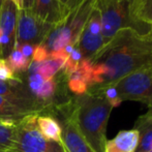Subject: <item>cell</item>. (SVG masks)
<instances>
[{
    "label": "cell",
    "mask_w": 152,
    "mask_h": 152,
    "mask_svg": "<svg viewBox=\"0 0 152 152\" xmlns=\"http://www.w3.org/2000/svg\"><path fill=\"white\" fill-rule=\"evenodd\" d=\"M147 114H148V115H150V116L152 117V104H151V106L150 107H148V110H147Z\"/></svg>",
    "instance_id": "27"
},
{
    "label": "cell",
    "mask_w": 152,
    "mask_h": 152,
    "mask_svg": "<svg viewBox=\"0 0 152 152\" xmlns=\"http://www.w3.org/2000/svg\"><path fill=\"white\" fill-rule=\"evenodd\" d=\"M90 61L93 87L113 84L134 70L152 66V39L147 33L122 29Z\"/></svg>",
    "instance_id": "1"
},
{
    "label": "cell",
    "mask_w": 152,
    "mask_h": 152,
    "mask_svg": "<svg viewBox=\"0 0 152 152\" xmlns=\"http://www.w3.org/2000/svg\"><path fill=\"white\" fill-rule=\"evenodd\" d=\"M84 1L85 0H59L61 6L63 7L64 12L67 15L69 14L70 12H72L74 10H76V8L78 7L79 5H81Z\"/></svg>",
    "instance_id": "23"
},
{
    "label": "cell",
    "mask_w": 152,
    "mask_h": 152,
    "mask_svg": "<svg viewBox=\"0 0 152 152\" xmlns=\"http://www.w3.org/2000/svg\"><path fill=\"white\" fill-rule=\"evenodd\" d=\"M16 121L0 119V149L7 152L14 143Z\"/></svg>",
    "instance_id": "19"
},
{
    "label": "cell",
    "mask_w": 152,
    "mask_h": 152,
    "mask_svg": "<svg viewBox=\"0 0 152 152\" xmlns=\"http://www.w3.org/2000/svg\"><path fill=\"white\" fill-rule=\"evenodd\" d=\"M33 0H23V8L24 10H30Z\"/></svg>",
    "instance_id": "25"
},
{
    "label": "cell",
    "mask_w": 152,
    "mask_h": 152,
    "mask_svg": "<svg viewBox=\"0 0 152 152\" xmlns=\"http://www.w3.org/2000/svg\"><path fill=\"white\" fill-rule=\"evenodd\" d=\"M130 17L143 33H146V27H152V0H129Z\"/></svg>",
    "instance_id": "14"
},
{
    "label": "cell",
    "mask_w": 152,
    "mask_h": 152,
    "mask_svg": "<svg viewBox=\"0 0 152 152\" xmlns=\"http://www.w3.org/2000/svg\"><path fill=\"white\" fill-rule=\"evenodd\" d=\"M95 8L100 17L106 44L122 29L132 28L141 32L130 17L129 0H95Z\"/></svg>",
    "instance_id": "5"
},
{
    "label": "cell",
    "mask_w": 152,
    "mask_h": 152,
    "mask_svg": "<svg viewBox=\"0 0 152 152\" xmlns=\"http://www.w3.org/2000/svg\"><path fill=\"white\" fill-rule=\"evenodd\" d=\"M37 117L38 113H33L17 122L14 143L7 152H65L62 145L49 142L40 134Z\"/></svg>",
    "instance_id": "4"
},
{
    "label": "cell",
    "mask_w": 152,
    "mask_h": 152,
    "mask_svg": "<svg viewBox=\"0 0 152 152\" xmlns=\"http://www.w3.org/2000/svg\"><path fill=\"white\" fill-rule=\"evenodd\" d=\"M77 126L94 152H104L107 127L113 107L98 94L87 92L72 100Z\"/></svg>",
    "instance_id": "2"
},
{
    "label": "cell",
    "mask_w": 152,
    "mask_h": 152,
    "mask_svg": "<svg viewBox=\"0 0 152 152\" xmlns=\"http://www.w3.org/2000/svg\"><path fill=\"white\" fill-rule=\"evenodd\" d=\"M29 10L39 20L52 25L59 24L67 16L59 0H33Z\"/></svg>",
    "instance_id": "12"
},
{
    "label": "cell",
    "mask_w": 152,
    "mask_h": 152,
    "mask_svg": "<svg viewBox=\"0 0 152 152\" xmlns=\"http://www.w3.org/2000/svg\"><path fill=\"white\" fill-rule=\"evenodd\" d=\"M57 89V83L54 81V79L52 80H45L44 83L42 84V86L39 87L37 91L34 93V97L37 100L42 102H48L54 97L55 93H56Z\"/></svg>",
    "instance_id": "20"
},
{
    "label": "cell",
    "mask_w": 152,
    "mask_h": 152,
    "mask_svg": "<svg viewBox=\"0 0 152 152\" xmlns=\"http://www.w3.org/2000/svg\"><path fill=\"white\" fill-rule=\"evenodd\" d=\"M18 79L14 74L8 64L6 63L5 59L0 58V80L1 81H10Z\"/></svg>",
    "instance_id": "21"
},
{
    "label": "cell",
    "mask_w": 152,
    "mask_h": 152,
    "mask_svg": "<svg viewBox=\"0 0 152 152\" xmlns=\"http://www.w3.org/2000/svg\"><path fill=\"white\" fill-rule=\"evenodd\" d=\"M0 152H6V151H4V150H1V149H0Z\"/></svg>",
    "instance_id": "30"
},
{
    "label": "cell",
    "mask_w": 152,
    "mask_h": 152,
    "mask_svg": "<svg viewBox=\"0 0 152 152\" xmlns=\"http://www.w3.org/2000/svg\"><path fill=\"white\" fill-rule=\"evenodd\" d=\"M122 102H139L152 104V66L140 68L113 83Z\"/></svg>",
    "instance_id": "6"
},
{
    "label": "cell",
    "mask_w": 152,
    "mask_h": 152,
    "mask_svg": "<svg viewBox=\"0 0 152 152\" xmlns=\"http://www.w3.org/2000/svg\"><path fill=\"white\" fill-rule=\"evenodd\" d=\"M17 6H18L19 10H22L23 8V0H12Z\"/></svg>",
    "instance_id": "26"
},
{
    "label": "cell",
    "mask_w": 152,
    "mask_h": 152,
    "mask_svg": "<svg viewBox=\"0 0 152 152\" xmlns=\"http://www.w3.org/2000/svg\"><path fill=\"white\" fill-rule=\"evenodd\" d=\"M63 112L62 122V146L65 152H94L85 141L77 126L72 102L60 107Z\"/></svg>",
    "instance_id": "10"
},
{
    "label": "cell",
    "mask_w": 152,
    "mask_h": 152,
    "mask_svg": "<svg viewBox=\"0 0 152 152\" xmlns=\"http://www.w3.org/2000/svg\"><path fill=\"white\" fill-rule=\"evenodd\" d=\"M5 61L15 75L19 74V72H27L31 63V59L24 56L22 52L17 48H14V50L5 58Z\"/></svg>",
    "instance_id": "18"
},
{
    "label": "cell",
    "mask_w": 152,
    "mask_h": 152,
    "mask_svg": "<svg viewBox=\"0 0 152 152\" xmlns=\"http://www.w3.org/2000/svg\"><path fill=\"white\" fill-rule=\"evenodd\" d=\"M2 1H3V0H0V7H1V4H2Z\"/></svg>",
    "instance_id": "29"
},
{
    "label": "cell",
    "mask_w": 152,
    "mask_h": 152,
    "mask_svg": "<svg viewBox=\"0 0 152 152\" xmlns=\"http://www.w3.org/2000/svg\"><path fill=\"white\" fill-rule=\"evenodd\" d=\"M44 79L37 74H29V77H28V87L29 91L33 94L34 96V93L39 89V87L42 86V84L44 83Z\"/></svg>",
    "instance_id": "22"
},
{
    "label": "cell",
    "mask_w": 152,
    "mask_h": 152,
    "mask_svg": "<svg viewBox=\"0 0 152 152\" xmlns=\"http://www.w3.org/2000/svg\"><path fill=\"white\" fill-rule=\"evenodd\" d=\"M104 36H102V23L97 10L94 5V10L89 16L84 28L80 34V37L76 46L79 48L84 58L92 59L104 47Z\"/></svg>",
    "instance_id": "8"
},
{
    "label": "cell",
    "mask_w": 152,
    "mask_h": 152,
    "mask_svg": "<svg viewBox=\"0 0 152 152\" xmlns=\"http://www.w3.org/2000/svg\"><path fill=\"white\" fill-rule=\"evenodd\" d=\"M95 0H85L76 10L70 12L64 20L55 25L40 46L49 55L60 52L68 45H76L80 34L94 10Z\"/></svg>",
    "instance_id": "3"
},
{
    "label": "cell",
    "mask_w": 152,
    "mask_h": 152,
    "mask_svg": "<svg viewBox=\"0 0 152 152\" xmlns=\"http://www.w3.org/2000/svg\"><path fill=\"white\" fill-rule=\"evenodd\" d=\"M134 128L138 130L140 136L137 152L152 151V117L147 113L139 116Z\"/></svg>",
    "instance_id": "16"
},
{
    "label": "cell",
    "mask_w": 152,
    "mask_h": 152,
    "mask_svg": "<svg viewBox=\"0 0 152 152\" xmlns=\"http://www.w3.org/2000/svg\"><path fill=\"white\" fill-rule=\"evenodd\" d=\"M0 96L34 113H39L45 108L44 102L36 99L19 78L10 81L0 80Z\"/></svg>",
    "instance_id": "11"
},
{
    "label": "cell",
    "mask_w": 152,
    "mask_h": 152,
    "mask_svg": "<svg viewBox=\"0 0 152 152\" xmlns=\"http://www.w3.org/2000/svg\"><path fill=\"white\" fill-rule=\"evenodd\" d=\"M139 138V132L134 128L120 130L114 138L107 141L104 152H137Z\"/></svg>",
    "instance_id": "13"
},
{
    "label": "cell",
    "mask_w": 152,
    "mask_h": 152,
    "mask_svg": "<svg viewBox=\"0 0 152 152\" xmlns=\"http://www.w3.org/2000/svg\"><path fill=\"white\" fill-rule=\"evenodd\" d=\"M54 26L55 25L39 20L29 10H19L16 29V45H40Z\"/></svg>",
    "instance_id": "7"
},
{
    "label": "cell",
    "mask_w": 152,
    "mask_h": 152,
    "mask_svg": "<svg viewBox=\"0 0 152 152\" xmlns=\"http://www.w3.org/2000/svg\"><path fill=\"white\" fill-rule=\"evenodd\" d=\"M35 47L33 45H28V44H21V45H16L15 48H17L18 50H20L22 52V54L24 56L28 57V58H32V55L34 53V50H35Z\"/></svg>",
    "instance_id": "24"
},
{
    "label": "cell",
    "mask_w": 152,
    "mask_h": 152,
    "mask_svg": "<svg viewBox=\"0 0 152 152\" xmlns=\"http://www.w3.org/2000/svg\"><path fill=\"white\" fill-rule=\"evenodd\" d=\"M19 8L12 0H3L0 7V58L5 59L16 45Z\"/></svg>",
    "instance_id": "9"
},
{
    "label": "cell",
    "mask_w": 152,
    "mask_h": 152,
    "mask_svg": "<svg viewBox=\"0 0 152 152\" xmlns=\"http://www.w3.org/2000/svg\"><path fill=\"white\" fill-rule=\"evenodd\" d=\"M30 110L18 106L10 99L0 96V119L18 122L29 114H33Z\"/></svg>",
    "instance_id": "17"
},
{
    "label": "cell",
    "mask_w": 152,
    "mask_h": 152,
    "mask_svg": "<svg viewBox=\"0 0 152 152\" xmlns=\"http://www.w3.org/2000/svg\"><path fill=\"white\" fill-rule=\"evenodd\" d=\"M36 126L40 134L49 142H55L62 145V127L56 118L48 115H38Z\"/></svg>",
    "instance_id": "15"
},
{
    "label": "cell",
    "mask_w": 152,
    "mask_h": 152,
    "mask_svg": "<svg viewBox=\"0 0 152 152\" xmlns=\"http://www.w3.org/2000/svg\"><path fill=\"white\" fill-rule=\"evenodd\" d=\"M146 33L148 34V35H149V37H150L151 39H152V27H150V28L148 29V31H147Z\"/></svg>",
    "instance_id": "28"
},
{
    "label": "cell",
    "mask_w": 152,
    "mask_h": 152,
    "mask_svg": "<svg viewBox=\"0 0 152 152\" xmlns=\"http://www.w3.org/2000/svg\"><path fill=\"white\" fill-rule=\"evenodd\" d=\"M150 152H152V151H150Z\"/></svg>",
    "instance_id": "31"
}]
</instances>
